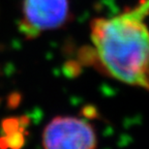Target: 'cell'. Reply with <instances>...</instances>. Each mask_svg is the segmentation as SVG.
Returning a JSON list of instances; mask_svg holds the SVG:
<instances>
[{"label": "cell", "mask_w": 149, "mask_h": 149, "mask_svg": "<svg viewBox=\"0 0 149 149\" xmlns=\"http://www.w3.org/2000/svg\"><path fill=\"white\" fill-rule=\"evenodd\" d=\"M149 0L90 22L92 46L78 52L80 63L120 83L149 92Z\"/></svg>", "instance_id": "1"}, {"label": "cell", "mask_w": 149, "mask_h": 149, "mask_svg": "<svg viewBox=\"0 0 149 149\" xmlns=\"http://www.w3.org/2000/svg\"><path fill=\"white\" fill-rule=\"evenodd\" d=\"M42 146L47 149H93L97 146L94 126L83 118L57 116L42 133Z\"/></svg>", "instance_id": "2"}, {"label": "cell", "mask_w": 149, "mask_h": 149, "mask_svg": "<svg viewBox=\"0 0 149 149\" xmlns=\"http://www.w3.org/2000/svg\"><path fill=\"white\" fill-rule=\"evenodd\" d=\"M24 18L42 30H53L70 21L68 0H23Z\"/></svg>", "instance_id": "3"}, {"label": "cell", "mask_w": 149, "mask_h": 149, "mask_svg": "<svg viewBox=\"0 0 149 149\" xmlns=\"http://www.w3.org/2000/svg\"><path fill=\"white\" fill-rule=\"evenodd\" d=\"M19 31H20L27 40L36 38V37L40 34V29L35 27L30 22H28L25 18L22 19L21 21L19 22Z\"/></svg>", "instance_id": "4"}, {"label": "cell", "mask_w": 149, "mask_h": 149, "mask_svg": "<svg viewBox=\"0 0 149 149\" xmlns=\"http://www.w3.org/2000/svg\"><path fill=\"white\" fill-rule=\"evenodd\" d=\"M6 138L9 148L19 149L24 146L25 139H24L23 132H21V130H18L16 132H14V133L8 134V135H6Z\"/></svg>", "instance_id": "5"}, {"label": "cell", "mask_w": 149, "mask_h": 149, "mask_svg": "<svg viewBox=\"0 0 149 149\" xmlns=\"http://www.w3.org/2000/svg\"><path fill=\"white\" fill-rule=\"evenodd\" d=\"M2 130L6 135L12 134L14 132L19 130L20 127V123H19V118L16 117H10V118H5L2 120Z\"/></svg>", "instance_id": "6"}, {"label": "cell", "mask_w": 149, "mask_h": 149, "mask_svg": "<svg viewBox=\"0 0 149 149\" xmlns=\"http://www.w3.org/2000/svg\"><path fill=\"white\" fill-rule=\"evenodd\" d=\"M63 72H64L65 76H68V77H74L81 72V65L77 61L70 60L63 66Z\"/></svg>", "instance_id": "7"}, {"label": "cell", "mask_w": 149, "mask_h": 149, "mask_svg": "<svg viewBox=\"0 0 149 149\" xmlns=\"http://www.w3.org/2000/svg\"><path fill=\"white\" fill-rule=\"evenodd\" d=\"M21 100H22L21 93L17 92V91L12 92L8 95V97H7V107L10 108V109H16L20 105Z\"/></svg>", "instance_id": "8"}, {"label": "cell", "mask_w": 149, "mask_h": 149, "mask_svg": "<svg viewBox=\"0 0 149 149\" xmlns=\"http://www.w3.org/2000/svg\"><path fill=\"white\" fill-rule=\"evenodd\" d=\"M19 123H20V127L25 128L26 126H28L29 123H30V119H29L28 116H26V115H23V116H21L19 118Z\"/></svg>", "instance_id": "9"}, {"label": "cell", "mask_w": 149, "mask_h": 149, "mask_svg": "<svg viewBox=\"0 0 149 149\" xmlns=\"http://www.w3.org/2000/svg\"><path fill=\"white\" fill-rule=\"evenodd\" d=\"M0 148H2V149L8 148V143H7V138L6 137L0 138Z\"/></svg>", "instance_id": "10"}]
</instances>
